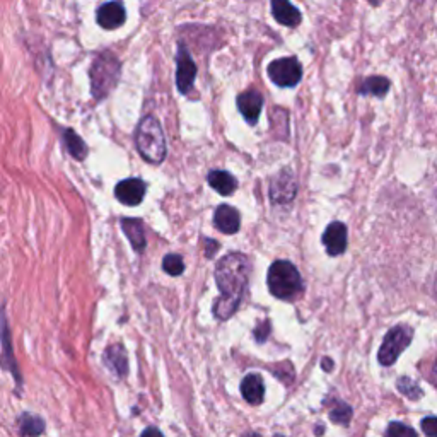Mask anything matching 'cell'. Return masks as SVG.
Here are the masks:
<instances>
[{"mask_svg":"<svg viewBox=\"0 0 437 437\" xmlns=\"http://www.w3.org/2000/svg\"><path fill=\"white\" fill-rule=\"evenodd\" d=\"M252 263L242 253H228L217 263L216 282L221 295H218L214 314L221 321L233 316L241 304V299L248 287Z\"/></svg>","mask_w":437,"mask_h":437,"instance_id":"cell-1","label":"cell"},{"mask_svg":"<svg viewBox=\"0 0 437 437\" xmlns=\"http://www.w3.org/2000/svg\"><path fill=\"white\" fill-rule=\"evenodd\" d=\"M137 151L147 163L161 164L166 157V139L161 123L154 116H144L135 132Z\"/></svg>","mask_w":437,"mask_h":437,"instance_id":"cell-2","label":"cell"},{"mask_svg":"<svg viewBox=\"0 0 437 437\" xmlns=\"http://www.w3.org/2000/svg\"><path fill=\"white\" fill-rule=\"evenodd\" d=\"M269 289L272 295L285 301H293L302 293V278L301 273L290 261L278 260L275 261L269 270Z\"/></svg>","mask_w":437,"mask_h":437,"instance_id":"cell-3","label":"cell"},{"mask_svg":"<svg viewBox=\"0 0 437 437\" xmlns=\"http://www.w3.org/2000/svg\"><path fill=\"white\" fill-rule=\"evenodd\" d=\"M120 79V62L115 55L104 51L92 62L91 89L96 99H104Z\"/></svg>","mask_w":437,"mask_h":437,"instance_id":"cell-4","label":"cell"},{"mask_svg":"<svg viewBox=\"0 0 437 437\" xmlns=\"http://www.w3.org/2000/svg\"><path fill=\"white\" fill-rule=\"evenodd\" d=\"M412 338H414V330L407 325H398L393 330L386 333L383 340L381 349L378 352V361L381 366H391L400 357V354L410 345Z\"/></svg>","mask_w":437,"mask_h":437,"instance_id":"cell-5","label":"cell"},{"mask_svg":"<svg viewBox=\"0 0 437 437\" xmlns=\"http://www.w3.org/2000/svg\"><path fill=\"white\" fill-rule=\"evenodd\" d=\"M266 70H269V77L272 79V82L281 87H294L302 77L301 63L294 56L273 60Z\"/></svg>","mask_w":437,"mask_h":437,"instance_id":"cell-6","label":"cell"},{"mask_svg":"<svg viewBox=\"0 0 437 437\" xmlns=\"http://www.w3.org/2000/svg\"><path fill=\"white\" fill-rule=\"evenodd\" d=\"M295 193H297L295 176L289 169H282L270 183V198H272L273 204L285 205L294 200Z\"/></svg>","mask_w":437,"mask_h":437,"instance_id":"cell-7","label":"cell"},{"mask_svg":"<svg viewBox=\"0 0 437 437\" xmlns=\"http://www.w3.org/2000/svg\"><path fill=\"white\" fill-rule=\"evenodd\" d=\"M178 70H176V86L180 89V92H190V89L193 87L197 77V66L193 62V59L190 56L188 50L181 44L180 50H178Z\"/></svg>","mask_w":437,"mask_h":437,"instance_id":"cell-8","label":"cell"},{"mask_svg":"<svg viewBox=\"0 0 437 437\" xmlns=\"http://www.w3.org/2000/svg\"><path fill=\"white\" fill-rule=\"evenodd\" d=\"M145 183L140 178H128V180L120 181L115 188V195L123 205L135 207L145 197Z\"/></svg>","mask_w":437,"mask_h":437,"instance_id":"cell-9","label":"cell"},{"mask_svg":"<svg viewBox=\"0 0 437 437\" xmlns=\"http://www.w3.org/2000/svg\"><path fill=\"white\" fill-rule=\"evenodd\" d=\"M323 245L328 254L338 257L347 250V228L343 222H331L323 234Z\"/></svg>","mask_w":437,"mask_h":437,"instance_id":"cell-10","label":"cell"},{"mask_svg":"<svg viewBox=\"0 0 437 437\" xmlns=\"http://www.w3.org/2000/svg\"><path fill=\"white\" fill-rule=\"evenodd\" d=\"M263 108V98L260 92L257 91H246L238 96V109L248 123L254 125L258 121Z\"/></svg>","mask_w":437,"mask_h":437,"instance_id":"cell-11","label":"cell"},{"mask_svg":"<svg viewBox=\"0 0 437 437\" xmlns=\"http://www.w3.org/2000/svg\"><path fill=\"white\" fill-rule=\"evenodd\" d=\"M214 224L221 233L236 234L241 228L240 212L230 205H218L214 214Z\"/></svg>","mask_w":437,"mask_h":437,"instance_id":"cell-12","label":"cell"},{"mask_svg":"<svg viewBox=\"0 0 437 437\" xmlns=\"http://www.w3.org/2000/svg\"><path fill=\"white\" fill-rule=\"evenodd\" d=\"M125 18L127 14L120 2L103 4L98 11V24L104 30H116L125 23Z\"/></svg>","mask_w":437,"mask_h":437,"instance_id":"cell-13","label":"cell"},{"mask_svg":"<svg viewBox=\"0 0 437 437\" xmlns=\"http://www.w3.org/2000/svg\"><path fill=\"white\" fill-rule=\"evenodd\" d=\"M121 229H123V233L127 234L128 241L132 242L133 250L142 253L145 250V245H147L142 221H140V218H133V217L121 218Z\"/></svg>","mask_w":437,"mask_h":437,"instance_id":"cell-14","label":"cell"},{"mask_svg":"<svg viewBox=\"0 0 437 437\" xmlns=\"http://www.w3.org/2000/svg\"><path fill=\"white\" fill-rule=\"evenodd\" d=\"M272 14L284 26L294 27L301 23V12L289 0H272Z\"/></svg>","mask_w":437,"mask_h":437,"instance_id":"cell-15","label":"cell"},{"mask_svg":"<svg viewBox=\"0 0 437 437\" xmlns=\"http://www.w3.org/2000/svg\"><path fill=\"white\" fill-rule=\"evenodd\" d=\"M241 393L252 405H260L265 398V384L260 374H248L241 383Z\"/></svg>","mask_w":437,"mask_h":437,"instance_id":"cell-16","label":"cell"},{"mask_svg":"<svg viewBox=\"0 0 437 437\" xmlns=\"http://www.w3.org/2000/svg\"><path fill=\"white\" fill-rule=\"evenodd\" d=\"M104 364L115 372L118 378H123L128 372V361H127V352L121 345H111L104 350Z\"/></svg>","mask_w":437,"mask_h":437,"instance_id":"cell-17","label":"cell"},{"mask_svg":"<svg viewBox=\"0 0 437 437\" xmlns=\"http://www.w3.org/2000/svg\"><path fill=\"white\" fill-rule=\"evenodd\" d=\"M209 185L216 190L218 195L224 197L233 195L238 188L236 178L228 171H221V169H216V171L209 173Z\"/></svg>","mask_w":437,"mask_h":437,"instance_id":"cell-18","label":"cell"},{"mask_svg":"<svg viewBox=\"0 0 437 437\" xmlns=\"http://www.w3.org/2000/svg\"><path fill=\"white\" fill-rule=\"evenodd\" d=\"M388 91H390V80H388L386 77H381V75L367 77V79L362 82V86L359 87V94L378 96V98H383V96H386Z\"/></svg>","mask_w":437,"mask_h":437,"instance_id":"cell-19","label":"cell"},{"mask_svg":"<svg viewBox=\"0 0 437 437\" xmlns=\"http://www.w3.org/2000/svg\"><path fill=\"white\" fill-rule=\"evenodd\" d=\"M63 144H66L67 151L70 152L72 157H75V159L82 161L84 157H86V154H87L86 144H84L82 140L77 137V133L74 130H70V128L63 132Z\"/></svg>","mask_w":437,"mask_h":437,"instance_id":"cell-20","label":"cell"},{"mask_svg":"<svg viewBox=\"0 0 437 437\" xmlns=\"http://www.w3.org/2000/svg\"><path fill=\"white\" fill-rule=\"evenodd\" d=\"M19 429H21L23 436H38L44 431V424L38 417L24 414L21 419H19Z\"/></svg>","mask_w":437,"mask_h":437,"instance_id":"cell-21","label":"cell"},{"mask_svg":"<svg viewBox=\"0 0 437 437\" xmlns=\"http://www.w3.org/2000/svg\"><path fill=\"white\" fill-rule=\"evenodd\" d=\"M330 419L340 426H347L352 420V408L343 402H335V407L330 410Z\"/></svg>","mask_w":437,"mask_h":437,"instance_id":"cell-22","label":"cell"},{"mask_svg":"<svg viewBox=\"0 0 437 437\" xmlns=\"http://www.w3.org/2000/svg\"><path fill=\"white\" fill-rule=\"evenodd\" d=\"M163 269L166 273L173 275V277H178V275L183 273L185 270L183 258H181L180 254H166L163 260Z\"/></svg>","mask_w":437,"mask_h":437,"instance_id":"cell-23","label":"cell"},{"mask_svg":"<svg viewBox=\"0 0 437 437\" xmlns=\"http://www.w3.org/2000/svg\"><path fill=\"white\" fill-rule=\"evenodd\" d=\"M396 386H398L400 393L408 396L410 400H419V398H422V395H424L422 390L419 388V384L412 381L410 378H400L398 383H396Z\"/></svg>","mask_w":437,"mask_h":437,"instance_id":"cell-24","label":"cell"},{"mask_svg":"<svg viewBox=\"0 0 437 437\" xmlns=\"http://www.w3.org/2000/svg\"><path fill=\"white\" fill-rule=\"evenodd\" d=\"M402 434H408V436H415V431L412 427L405 426V424L400 422H393L390 427H388L386 436H402Z\"/></svg>","mask_w":437,"mask_h":437,"instance_id":"cell-25","label":"cell"},{"mask_svg":"<svg viewBox=\"0 0 437 437\" xmlns=\"http://www.w3.org/2000/svg\"><path fill=\"white\" fill-rule=\"evenodd\" d=\"M422 431L426 436L437 437V417H426L422 420Z\"/></svg>","mask_w":437,"mask_h":437,"instance_id":"cell-26","label":"cell"},{"mask_svg":"<svg viewBox=\"0 0 437 437\" xmlns=\"http://www.w3.org/2000/svg\"><path fill=\"white\" fill-rule=\"evenodd\" d=\"M269 326H270L269 321H265V323H261L260 328H258L257 331H254V337H257V340L260 343L265 342V338L269 337V333H270V328Z\"/></svg>","mask_w":437,"mask_h":437,"instance_id":"cell-27","label":"cell"},{"mask_svg":"<svg viewBox=\"0 0 437 437\" xmlns=\"http://www.w3.org/2000/svg\"><path fill=\"white\" fill-rule=\"evenodd\" d=\"M205 242H207V252H205V257L212 258L218 250V242L214 241V240H205Z\"/></svg>","mask_w":437,"mask_h":437,"instance_id":"cell-28","label":"cell"},{"mask_svg":"<svg viewBox=\"0 0 437 437\" xmlns=\"http://www.w3.org/2000/svg\"><path fill=\"white\" fill-rule=\"evenodd\" d=\"M321 364H323V366H325V371H328V372L333 369V362H331L330 359H323Z\"/></svg>","mask_w":437,"mask_h":437,"instance_id":"cell-29","label":"cell"},{"mask_svg":"<svg viewBox=\"0 0 437 437\" xmlns=\"http://www.w3.org/2000/svg\"><path fill=\"white\" fill-rule=\"evenodd\" d=\"M432 381H434V384L437 386V361L434 364V367H432Z\"/></svg>","mask_w":437,"mask_h":437,"instance_id":"cell-30","label":"cell"},{"mask_svg":"<svg viewBox=\"0 0 437 437\" xmlns=\"http://www.w3.org/2000/svg\"><path fill=\"white\" fill-rule=\"evenodd\" d=\"M369 2H371V4H374V6H378V4L381 2V0H369Z\"/></svg>","mask_w":437,"mask_h":437,"instance_id":"cell-31","label":"cell"}]
</instances>
